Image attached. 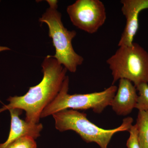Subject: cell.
I'll use <instances>...</instances> for the list:
<instances>
[{
  "mask_svg": "<svg viewBox=\"0 0 148 148\" xmlns=\"http://www.w3.org/2000/svg\"><path fill=\"white\" fill-rule=\"evenodd\" d=\"M11 116L10 131L6 141L0 144V148H6L11 143L20 138L29 136L34 139L40 136L43 129L41 123L33 124L21 119L19 116L22 114V110L12 109L9 110Z\"/></svg>",
  "mask_w": 148,
  "mask_h": 148,
  "instance_id": "9",
  "label": "cell"
},
{
  "mask_svg": "<svg viewBox=\"0 0 148 148\" xmlns=\"http://www.w3.org/2000/svg\"><path fill=\"white\" fill-rule=\"evenodd\" d=\"M136 124L140 148H148V111H139Z\"/></svg>",
  "mask_w": 148,
  "mask_h": 148,
  "instance_id": "10",
  "label": "cell"
},
{
  "mask_svg": "<svg viewBox=\"0 0 148 148\" xmlns=\"http://www.w3.org/2000/svg\"><path fill=\"white\" fill-rule=\"evenodd\" d=\"M136 88L138 91V97L135 108L139 111H148V84L144 83Z\"/></svg>",
  "mask_w": 148,
  "mask_h": 148,
  "instance_id": "11",
  "label": "cell"
},
{
  "mask_svg": "<svg viewBox=\"0 0 148 148\" xmlns=\"http://www.w3.org/2000/svg\"><path fill=\"white\" fill-rule=\"evenodd\" d=\"M69 78L66 76L59 93L55 99L43 110L40 118L49 116L65 110H86L91 109L95 113L100 114L111 102L117 90L116 86H111L101 92L84 94L70 95Z\"/></svg>",
  "mask_w": 148,
  "mask_h": 148,
  "instance_id": "5",
  "label": "cell"
},
{
  "mask_svg": "<svg viewBox=\"0 0 148 148\" xmlns=\"http://www.w3.org/2000/svg\"><path fill=\"white\" fill-rule=\"evenodd\" d=\"M43 77L41 82L29 88L22 96L10 97L9 103L0 108V113L12 109L26 112L25 121L38 124L46 107L55 99L61 90L67 70L52 56L48 55L42 64Z\"/></svg>",
  "mask_w": 148,
  "mask_h": 148,
  "instance_id": "1",
  "label": "cell"
},
{
  "mask_svg": "<svg viewBox=\"0 0 148 148\" xmlns=\"http://www.w3.org/2000/svg\"><path fill=\"white\" fill-rule=\"evenodd\" d=\"M35 140L32 137L25 136L16 140L6 148H37Z\"/></svg>",
  "mask_w": 148,
  "mask_h": 148,
  "instance_id": "12",
  "label": "cell"
},
{
  "mask_svg": "<svg viewBox=\"0 0 148 148\" xmlns=\"http://www.w3.org/2000/svg\"><path fill=\"white\" fill-rule=\"evenodd\" d=\"M55 127L60 132L73 130L77 133L87 143H95L101 148H108L115 134L128 131L132 125L133 119L130 117L125 118L121 125L112 129H104L88 119L87 115L73 110H65L52 115Z\"/></svg>",
  "mask_w": 148,
  "mask_h": 148,
  "instance_id": "2",
  "label": "cell"
},
{
  "mask_svg": "<svg viewBox=\"0 0 148 148\" xmlns=\"http://www.w3.org/2000/svg\"><path fill=\"white\" fill-rule=\"evenodd\" d=\"M67 12L74 26L88 34H95L106 22V8L100 0H77Z\"/></svg>",
  "mask_w": 148,
  "mask_h": 148,
  "instance_id": "6",
  "label": "cell"
},
{
  "mask_svg": "<svg viewBox=\"0 0 148 148\" xmlns=\"http://www.w3.org/2000/svg\"><path fill=\"white\" fill-rule=\"evenodd\" d=\"M119 84L115 95L111 102L113 110L119 116L127 115L136 108L138 95L137 88L128 80H119Z\"/></svg>",
  "mask_w": 148,
  "mask_h": 148,
  "instance_id": "8",
  "label": "cell"
},
{
  "mask_svg": "<svg viewBox=\"0 0 148 148\" xmlns=\"http://www.w3.org/2000/svg\"><path fill=\"white\" fill-rule=\"evenodd\" d=\"M112 72V85L121 79L128 80L137 87L148 84V52L138 44L119 47L107 60Z\"/></svg>",
  "mask_w": 148,
  "mask_h": 148,
  "instance_id": "4",
  "label": "cell"
},
{
  "mask_svg": "<svg viewBox=\"0 0 148 148\" xmlns=\"http://www.w3.org/2000/svg\"><path fill=\"white\" fill-rule=\"evenodd\" d=\"M128 131L130 133V137L126 143L127 148H140L138 140V128L136 124L132 125Z\"/></svg>",
  "mask_w": 148,
  "mask_h": 148,
  "instance_id": "13",
  "label": "cell"
},
{
  "mask_svg": "<svg viewBox=\"0 0 148 148\" xmlns=\"http://www.w3.org/2000/svg\"><path fill=\"white\" fill-rule=\"evenodd\" d=\"M121 11L126 18V24L118 43V46H128L133 43L139 29V14L148 9V0H122Z\"/></svg>",
  "mask_w": 148,
  "mask_h": 148,
  "instance_id": "7",
  "label": "cell"
},
{
  "mask_svg": "<svg viewBox=\"0 0 148 148\" xmlns=\"http://www.w3.org/2000/svg\"><path fill=\"white\" fill-rule=\"evenodd\" d=\"M48 8L39 21L47 24L49 36L52 40L55 54L52 56L57 61L71 73L76 72L78 66L84 62L82 56L74 50L72 41L76 36V31H69L64 27L61 14L58 11V1L47 0Z\"/></svg>",
  "mask_w": 148,
  "mask_h": 148,
  "instance_id": "3",
  "label": "cell"
}]
</instances>
